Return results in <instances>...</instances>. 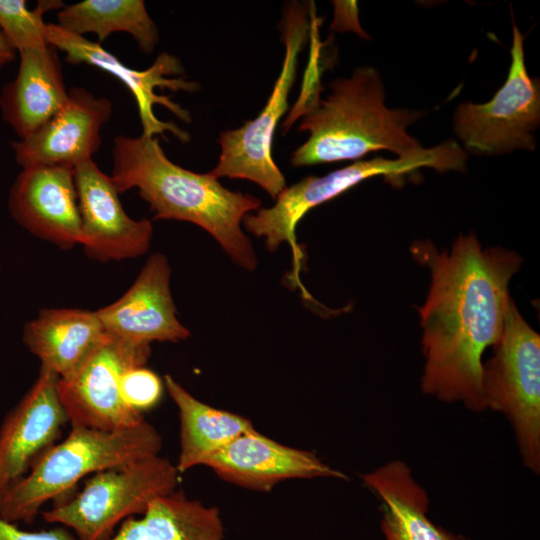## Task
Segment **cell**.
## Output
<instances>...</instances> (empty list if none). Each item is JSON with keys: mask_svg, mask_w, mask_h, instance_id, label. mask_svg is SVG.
Returning <instances> with one entry per match:
<instances>
[{"mask_svg": "<svg viewBox=\"0 0 540 540\" xmlns=\"http://www.w3.org/2000/svg\"><path fill=\"white\" fill-rule=\"evenodd\" d=\"M329 86L326 99L316 90L305 94L299 131H307L309 137L293 152V167L356 160L379 150L405 157L423 148L407 131L421 113L388 108L377 69L357 67L350 77Z\"/></svg>", "mask_w": 540, "mask_h": 540, "instance_id": "cell-3", "label": "cell"}, {"mask_svg": "<svg viewBox=\"0 0 540 540\" xmlns=\"http://www.w3.org/2000/svg\"><path fill=\"white\" fill-rule=\"evenodd\" d=\"M8 208L13 219L33 236L62 249L80 245L81 222L73 168H22L10 187Z\"/></svg>", "mask_w": 540, "mask_h": 540, "instance_id": "cell-16", "label": "cell"}, {"mask_svg": "<svg viewBox=\"0 0 540 540\" xmlns=\"http://www.w3.org/2000/svg\"><path fill=\"white\" fill-rule=\"evenodd\" d=\"M81 222L80 245L98 261H119L145 254L153 236L148 219L136 220L124 210L110 175L93 159L74 167Z\"/></svg>", "mask_w": 540, "mask_h": 540, "instance_id": "cell-12", "label": "cell"}, {"mask_svg": "<svg viewBox=\"0 0 540 540\" xmlns=\"http://www.w3.org/2000/svg\"><path fill=\"white\" fill-rule=\"evenodd\" d=\"M361 477L381 500L383 540H466L428 518L426 490L405 462L390 461Z\"/></svg>", "mask_w": 540, "mask_h": 540, "instance_id": "cell-19", "label": "cell"}, {"mask_svg": "<svg viewBox=\"0 0 540 540\" xmlns=\"http://www.w3.org/2000/svg\"><path fill=\"white\" fill-rule=\"evenodd\" d=\"M410 249L431 272L429 294L419 308L422 391L482 412L483 353L500 338L511 300L509 282L521 257L501 247L483 249L472 234L461 235L449 253L438 252L430 241H417Z\"/></svg>", "mask_w": 540, "mask_h": 540, "instance_id": "cell-1", "label": "cell"}, {"mask_svg": "<svg viewBox=\"0 0 540 540\" xmlns=\"http://www.w3.org/2000/svg\"><path fill=\"white\" fill-rule=\"evenodd\" d=\"M119 390L125 404L142 413L159 402L163 393V382L155 372L145 366L135 367L123 373Z\"/></svg>", "mask_w": 540, "mask_h": 540, "instance_id": "cell-25", "label": "cell"}, {"mask_svg": "<svg viewBox=\"0 0 540 540\" xmlns=\"http://www.w3.org/2000/svg\"><path fill=\"white\" fill-rule=\"evenodd\" d=\"M112 158L110 176L118 192L137 189L154 220L193 223L216 239L236 265L256 269V253L241 223L260 208L258 198L225 188L210 173H196L172 162L155 136L115 137Z\"/></svg>", "mask_w": 540, "mask_h": 540, "instance_id": "cell-2", "label": "cell"}, {"mask_svg": "<svg viewBox=\"0 0 540 540\" xmlns=\"http://www.w3.org/2000/svg\"><path fill=\"white\" fill-rule=\"evenodd\" d=\"M164 385L177 406L180 422L179 473L206 462L238 436L256 430L250 420L211 407L190 394L171 375Z\"/></svg>", "mask_w": 540, "mask_h": 540, "instance_id": "cell-21", "label": "cell"}, {"mask_svg": "<svg viewBox=\"0 0 540 540\" xmlns=\"http://www.w3.org/2000/svg\"><path fill=\"white\" fill-rule=\"evenodd\" d=\"M524 36L513 23L511 64L507 80L487 103H461L454 115V131L465 150L500 155L514 150L532 151V132L540 124V85L527 72Z\"/></svg>", "mask_w": 540, "mask_h": 540, "instance_id": "cell-9", "label": "cell"}, {"mask_svg": "<svg viewBox=\"0 0 540 540\" xmlns=\"http://www.w3.org/2000/svg\"><path fill=\"white\" fill-rule=\"evenodd\" d=\"M16 54L17 52L11 47L0 30V72L15 60Z\"/></svg>", "mask_w": 540, "mask_h": 540, "instance_id": "cell-27", "label": "cell"}, {"mask_svg": "<svg viewBox=\"0 0 540 540\" xmlns=\"http://www.w3.org/2000/svg\"><path fill=\"white\" fill-rule=\"evenodd\" d=\"M109 540H224V527L217 508L175 490L124 520Z\"/></svg>", "mask_w": 540, "mask_h": 540, "instance_id": "cell-22", "label": "cell"}, {"mask_svg": "<svg viewBox=\"0 0 540 540\" xmlns=\"http://www.w3.org/2000/svg\"><path fill=\"white\" fill-rule=\"evenodd\" d=\"M467 153L458 142L449 139L443 143L422 148L405 157L386 159L375 157L357 161L325 176H307L284 190L269 208H262L255 215H246L243 224L257 237H264L269 251H275L283 242L291 248L296 264L301 250L296 242V226L312 208L327 202L360 182L375 176H383L400 182L404 175L421 168H432L438 172L466 170Z\"/></svg>", "mask_w": 540, "mask_h": 540, "instance_id": "cell-5", "label": "cell"}, {"mask_svg": "<svg viewBox=\"0 0 540 540\" xmlns=\"http://www.w3.org/2000/svg\"><path fill=\"white\" fill-rule=\"evenodd\" d=\"M46 39L58 51L64 53V60L70 64L94 66L120 80L130 91L137 104L142 134L164 136L172 133L179 141L188 142L190 135L173 122L158 119L153 111L154 105H162L183 122H191L189 111L173 102L170 96L156 93V90L169 89L173 92L193 93L199 90L198 83L186 80L181 75L184 67L179 58L162 52L154 63L145 70L127 67L99 42L71 34L56 23H47Z\"/></svg>", "mask_w": 540, "mask_h": 540, "instance_id": "cell-11", "label": "cell"}, {"mask_svg": "<svg viewBox=\"0 0 540 540\" xmlns=\"http://www.w3.org/2000/svg\"><path fill=\"white\" fill-rule=\"evenodd\" d=\"M112 102L83 87H72L61 109L30 136L11 142L21 168H73L93 159L102 143V129L112 116Z\"/></svg>", "mask_w": 540, "mask_h": 540, "instance_id": "cell-13", "label": "cell"}, {"mask_svg": "<svg viewBox=\"0 0 540 540\" xmlns=\"http://www.w3.org/2000/svg\"><path fill=\"white\" fill-rule=\"evenodd\" d=\"M310 5L288 4L283 12L282 41L285 54L281 72L259 115L243 126L220 133L221 154L209 173L246 179L264 189L274 200L286 187L285 177L272 157V141L280 118L288 109V96L296 79L298 57L316 24Z\"/></svg>", "mask_w": 540, "mask_h": 540, "instance_id": "cell-6", "label": "cell"}, {"mask_svg": "<svg viewBox=\"0 0 540 540\" xmlns=\"http://www.w3.org/2000/svg\"><path fill=\"white\" fill-rule=\"evenodd\" d=\"M71 427L63 441L48 449L4 493L0 518L31 524L45 503L60 501L85 476L159 455L162 448L159 432L145 420L110 431Z\"/></svg>", "mask_w": 540, "mask_h": 540, "instance_id": "cell-4", "label": "cell"}, {"mask_svg": "<svg viewBox=\"0 0 540 540\" xmlns=\"http://www.w3.org/2000/svg\"><path fill=\"white\" fill-rule=\"evenodd\" d=\"M178 473L175 465L159 455L106 469L42 517L47 523L72 529L78 540H109L119 523L143 514L157 497L174 492Z\"/></svg>", "mask_w": 540, "mask_h": 540, "instance_id": "cell-8", "label": "cell"}, {"mask_svg": "<svg viewBox=\"0 0 540 540\" xmlns=\"http://www.w3.org/2000/svg\"><path fill=\"white\" fill-rule=\"evenodd\" d=\"M0 540H78V538L63 526L30 532L0 518Z\"/></svg>", "mask_w": 540, "mask_h": 540, "instance_id": "cell-26", "label": "cell"}, {"mask_svg": "<svg viewBox=\"0 0 540 540\" xmlns=\"http://www.w3.org/2000/svg\"><path fill=\"white\" fill-rule=\"evenodd\" d=\"M491 359L483 364L486 409L510 423L524 466L540 473V336L511 299Z\"/></svg>", "mask_w": 540, "mask_h": 540, "instance_id": "cell-7", "label": "cell"}, {"mask_svg": "<svg viewBox=\"0 0 540 540\" xmlns=\"http://www.w3.org/2000/svg\"><path fill=\"white\" fill-rule=\"evenodd\" d=\"M56 17L64 31L82 37L94 33L99 42L115 32L128 33L145 54H151L159 41L158 28L142 0H83L64 4Z\"/></svg>", "mask_w": 540, "mask_h": 540, "instance_id": "cell-23", "label": "cell"}, {"mask_svg": "<svg viewBox=\"0 0 540 540\" xmlns=\"http://www.w3.org/2000/svg\"><path fill=\"white\" fill-rule=\"evenodd\" d=\"M220 478L244 488L268 491L295 478L348 479L316 454L280 444L257 430L242 434L205 464Z\"/></svg>", "mask_w": 540, "mask_h": 540, "instance_id": "cell-17", "label": "cell"}, {"mask_svg": "<svg viewBox=\"0 0 540 540\" xmlns=\"http://www.w3.org/2000/svg\"><path fill=\"white\" fill-rule=\"evenodd\" d=\"M59 0L38 1L29 9L24 0H0V30L11 47L20 51L48 45L44 14L63 7Z\"/></svg>", "mask_w": 540, "mask_h": 540, "instance_id": "cell-24", "label": "cell"}, {"mask_svg": "<svg viewBox=\"0 0 540 540\" xmlns=\"http://www.w3.org/2000/svg\"><path fill=\"white\" fill-rule=\"evenodd\" d=\"M16 76L0 93L2 119L23 139L45 125L64 105L68 89L58 50L48 44L20 51Z\"/></svg>", "mask_w": 540, "mask_h": 540, "instance_id": "cell-18", "label": "cell"}, {"mask_svg": "<svg viewBox=\"0 0 540 540\" xmlns=\"http://www.w3.org/2000/svg\"><path fill=\"white\" fill-rule=\"evenodd\" d=\"M150 344L129 342L107 333L82 363L58 380V395L71 426L116 430L135 426L144 418L122 400L123 373L147 364Z\"/></svg>", "mask_w": 540, "mask_h": 540, "instance_id": "cell-10", "label": "cell"}, {"mask_svg": "<svg viewBox=\"0 0 540 540\" xmlns=\"http://www.w3.org/2000/svg\"><path fill=\"white\" fill-rule=\"evenodd\" d=\"M59 377L40 367L30 389L0 427V499L53 445L68 422L58 395Z\"/></svg>", "mask_w": 540, "mask_h": 540, "instance_id": "cell-14", "label": "cell"}, {"mask_svg": "<svg viewBox=\"0 0 540 540\" xmlns=\"http://www.w3.org/2000/svg\"><path fill=\"white\" fill-rule=\"evenodd\" d=\"M96 311L79 308L42 309L27 322L22 340L41 367L69 376L104 336Z\"/></svg>", "mask_w": 540, "mask_h": 540, "instance_id": "cell-20", "label": "cell"}, {"mask_svg": "<svg viewBox=\"0 0 540 540\" xmlns=\"http://www.w3.org/2000/svg\"><path fill=\"white\" fill-rule=\"evenodd\" d=\"M170 276L167 257L150 255L131 287L96 311L105 333L133 343L186 340L190 331L177 318Z\"/></svg>", "mask_w": 540, "mask_h": 540, "instance_id": "cell-15", "label": "cell"}]
</instances>
